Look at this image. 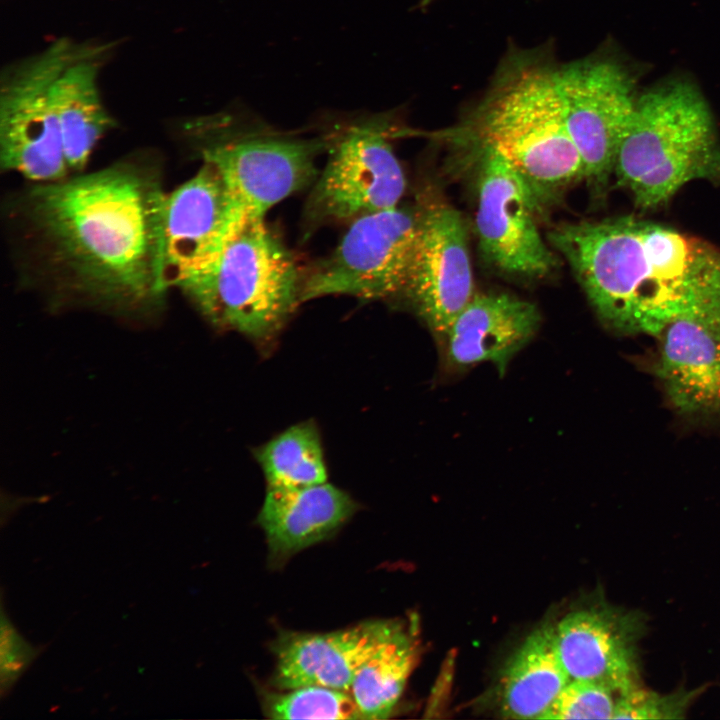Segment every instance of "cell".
Masks as SVG:
<instances>
[{
  "label": "cell",
  "mask_w": 720,
  "mask_h": 720,
  "mask_svg": "<svg viewBox=\"0 0 720 720\" xmlns=\"http://www.w3.org/2000/svg\"><path fill=\"white\" fill-rule=\"evenodd\" d=\"M167 193L144 160L33 183L14 208L24 271L56 308L158 312Z\"/></svg>",
  "instance_id": "cell-1"
},
{
  "label": "cell",
  "mask_w": 720,
  "mask_h": 720,
  "mask_svg": "<svg viewBox=\"0 0 720 720\" xmlns=\"http://www.w3.org/2000/svg\"><path fill=\"white\" fill-rule=\"evenodd\" d=\"M548 239L600 320L620 333L661 335L720 294V250L664 225L632 216L569 222Z\"/></svg>",
  "instance_id": "cell-2"
},
{
  "label": "cell",
  "mask_w": 720,
  "mask_h": 720,
  "mask_svg": "<svg viewBox=\"0 0 720 720\" xmlns=\"http://www.w3.org/2000/svg\"><path fill=\"white\" fill-rule=\"evenodd\" d=\"M556 65L544 51L513 49L482 99L452 130L460 141L500 153L527 184L541 212L584 179L556 90Z\"/></svg>",
  "instance_id": "cell-3"
},
{
  "label": "cell",
  "mask_w": 720,
  "mask_h": 720,
  "mask_svg": "<svg viewBox=\"0 0 720 720\" xmlns=\"http://www.w3.org/2000/svg\"><path fill=\"white\" fill-rule=\"evenodd\" d=\"M303 275L263 217H245L177 288L217 328L266 343L302 303Z\"/></svg>",
  "instance_id": "cell-4"
},
{
  "label": "cell",
  "mask_w": 720,
  "mask_h": 720,
  "mask_svg": "<svg viewBox=\"0 0 720 720\" xmlns=\"http://www.w3.org/2000/svg\"><path fill=\"white\" fill-rule=\"evenodd\" d=\"M613 174L644 209L668 201L693 180L720 183V144L708 104L688 80L638 96Z\"/></svg>",
  "instance_id": "cell-5"
},
{
  "label": "cell",
  "mask_w": 720,
  "mask_h": 720,
  "mask_svg": "<svg viewBox=\"0 0 720 720\" xmlns=\"http://www.w3.org/2000/svg\"><path fill=\"white\" fill-rule=\"evenodd\" d=\"M182 129L202 161L219 169L249 217L265 218L274 205L311 184L317 156L327 148L324 135H284L241 113L191 118Z\"/></svg>",
  "instance_id": "cell-6"
},
{
  "label": "cell",
  "mask_w": 720,
  "mask_h": 720,
  "mask_svg": "<svg viewBox=\"0 0 720 720\" xmlns=\"http://www.w3.org/2000/svg\"><path fill=\"white\" fill-rule=\"evenodd\" d=\"M395 130L386 113L331 126L324 134L328 158L306 204L310 222L352 221L399 206L407 183L391 142Z\"/></svg>",
  "instance_id": "cell-7"
},
{
  "label": "cell",
  "mask_w": 720,
  "mask_h": 720,
  "mask_svg": "<svg viewBox=\"0 0 720 720\" xmlns=\"http://www.w3.org/2000/svg\"><path fill=\"white\" fill-rule=\"evenodd\" d=\"M72 39L9 64L0 80V165L32 183L69 176L52 84Z\"/></svg>",
  "instance_id": "cell-8"
},
{
  "label": "cell",
  "mask_w": 720,
  "mask_h": 720,
  "mask_svg": "<svg viewBox=\"0 0 720 720\" xmlns=\"http://www.w3.org/2000/svg\"><path fill=\"white\" fill-rule=\"evenodd\" d=\"M418 226V209L400 206L352 220L337 247L303 277L301 301L333 295L397 298Z\"/></svg>",
  "instance_id": "cell-9"
},
{
  "label": "cell",
  "mask_w": 720,
  "mask_h": 720,
  "mask_svg": "<svg viewBox=\"0 0 720 720\" xmlns=\"http://www.w3.org/2000/svg\"><path fill=\"white\" fill-rule=\"evenodd\" d=\"M555 84L584 179L594 192H601L632 122L638 98L635 81L616 61L593 56L557 64Z\"/></svg>",
  "instance_id": "cell-10"
},
{
  "label": "cell",
  "mask_w": 720,
  "mask_h": 720,
  "mask_svg": "<svg viewBox=\"0 0 720 720\" xmlns=\"http://www.w3.org/2000/svg\"><path fill=\"white\" fill-rule=\"evenodd\" d=\"M475 152L477 209L475 228L484 260L504 274L541 279L558 266L543 240L542 213L531 190L512 165L493 148L468 141Z\"/></svg>",
  "instance_id": "cell-11"
},
{
  "label": "cell",
  "mask_w": 720,
  "mask_h": 720,
  "mask_svg": "<svg viewBox=\"0 0 720 720\" xmlns=\"http://www.w3.org/2000/svg\"><path fill=\"white\" fill-rule=\"evenodd\" d=\"M417 209L416 238L398 297L443 337L475 295L468 231L447 202L424 200Z\"/></svg>",
  "instance_id": "cell-12"
},
{
  "label": "cell",
  "mask_w": 720,
  "mask_h": 720,
  "mask_svg": "<svg viewBox=\"0 0 720 720\" xmlns=\"http://www.w3.org/2000/svg\"><path fill=\"white\" fill-rule=\"evenodd\" d=\"M245 217L219 169L202 161L190 179L166 195L161 274L165 290L177 288L214 256Z\"/></svg>",
  "instance_id": "cell-13"
},
{
  "label": "cell",
  "mask_w": 720,
  "mask_h": 720,
  "mask_svg": "<svg viewBox=\"0 0 720 720\" xmlns=\"http://www.w3.org/2000/svg\"><path fill=\"white\" fill-rule=\"evenodd\" d=\"M647 624L642 611L607 603L568 613L554 632L570 680L602 683L618 694L638 686L640 641Z\"/></svg>",
  "instance_id": "cell-14"
},
{
  "label": "cell",
  "mask_w": 720,
  "mask_h": 720,
  "mask_svg": "<svg viewBox=\"0 0 720 720\" xmlns=\"http://www.w3.org/2000/svg\"><path fill=\"white\" fill-rule=\"evenodd\" d=\"M654 370L683 416L720 419V294L662 332Z\"/></svg>",
  "instance_id": "cell-15"
},
{
  "label": "cell",
  "mask_w": 720,
  "mask_h": 720,
  "mask_svg": "<svg viewBox=\"0 0 720 720\" xmlns=\"http://www.w3.org/2000/svg\"><path fill=\"white\" fill-rule=\"evenodd\" d=\"M399 621L371 620L326 633L282 632L272 644L279 690L324 686L350 692L354 678Z\"/></svg>",
  "instance_id": "cell-16"
},
{
  "label": "cell",
  "mask_w": 720,
  "mask_h": 720,
  "mask_svg": "<svg viewBox=\"0 0 720 720\" xmlns=\"http://www.w3.org/2000/svg\"><path fill=\"white\" fill-rule=\"evenodd\" d=\"M113 47L110 43L72 40L53 81L57 112L70 173H80L101 138L113 128L100 91V75Z\"/></svg>",
  "instance_id": "cell-17"
},
{
  "label": "cell",
  "mask_w": 720,
  "mask_h": 720,
  "mask_svg": "<svg viewBox=\"0 0 720 720\" xmlns=\"http://www.w3.org/2000/svg\"><path fill=\"white\" fill-rule=\"evenodd\" d=\"M540 321L533 303L506 293H475L442 337L446 359L456 369L491 362L503 375Z\"/></svg>",
  "instance_id": "cell-18"
},
{
  "label": "cell",
  "mask_w": 720,
  "mask_h": 720,
  "mask_svg": "<svg viewBox=\"0 0 720 720\" xmlns=\"http://www.w3.org/2000/svg\"><path fill=\"white\" fill-rule=\"evenodd\" d=\"M356 508L348 493L328 482L267 488L257 522L272 557L283 560L332 535Z\"/></svg>",
  "instance_id": "cell-19"
},
{
  "label": "cell",
  "mask_w": 720,
  "mask_h": 720,
  "mask_svg": "<svg viewBox=\"0 0 720 720\" xmlns=\"http://www.w3.org/2000/svg\"><path fill=\"white\" fill-rule=\"evenodd\" d=\"M555 627L543 625L527 636L505 668L501 713L513 719H541L570 678L559 658Z\"/></svg>",
  "instance_id": "cell-20"
},
{
  "label": "cell",
  "mask_w": 720,
  "mask_h": 720,
  "mask_svg": "<svg viewBox=\"0 0 720 720\" xmlns=\"http://www.w3.org/2000/svg\"><path fill=\"white\" fill-rule=\"evenodd\" d=\"M418 658L414 634L400 621L357 672L350 693L362 719H386L397 705Z\"/></svg>",
  "instance_id": "cell-21"
},
{
  "label": "cell",
  "mask_w": 720,
  "mask_h": 720,
  "mask_svg": "<svg viewBox=\"0 0 720 720\" xmlns=\"http://www.w3.org/2000/svg\"><path fill=\"white\" fill-rule=\"evenodd\" d=\"M267 488L294 489L327 482L320 434L312 421L295 424L257 449Z\"/></svg>",
  "instance_id": "cell-22"
},
{
  "label": "cell",
  "mask_w": 720,
  "mask_h": 720,
  "mask_svg": "<svg viewBox=\"0 0 720 720\" xmlns=\"http://www.w3.org/2000/svg\"><path fill=\"white\" fill-rule=\"evenodd\" d=\"M263 708L273 719H362L349 691L316 685L267 692Z\"/></svg>",
  "instance_id": "cell-23"
},
{
  "label": "cell",
  "mask_w": 720,
  "mask_h": 720,
  "mask_svg": "<svg viewBox=\"0 0 720 720\" xmlns=\"http://www.w3.org/2000/svg\"><path fill=\"white\" fill-rule=\"evenodd\" d=\"M618 693L589 680H570L541 719H614Z\"/></svg>",
  "instance_id": "cell-24"
},
{
  "label": "cell",
  "mask_w": 720,
  "mask_h": 720,
  "mask_svg": "<svg viewBox=\"0 0 720 720\" xmlns=\"http://www.w3.org/2000/svg\"><path fill=\"white\" fill-rule=\"evenodd\" d=\"M699 691L681 688L661 694L638 685L618 695L614 719H682Z\"/></svg>",
  "instance_id": "cell-25"
},
{
  "label": "cell",
  "mask_w": 720,
  "mask_h": 720,
  "mask_svg": "<svg viewBox=\"0 0 720 720\" xmlns=\"http://www.w3.org/2000/svg\"><path fill=\"white\" fill-rule=\"evenodd\" d=\"M34 657V650L2 619L1 680L2 689L11 685Z\"/></svg>",
  "instance_id": "cell-26"
},
{
  "label": "cell",
  "mask_w": 720,
  "mask_h": 720,
  "mask_svg": "<svg viewBox=\"0 0 720 720\" xmlns=\"http://www.w3.org/2000/svg\"><path fill=\"white\" fill-rule=\"evenodd\" d=\"M434 0H420L421 6H427L428 4L432 3Z\"/></svg>",
  "instance_id": "cell-27"
}]
</instances>
